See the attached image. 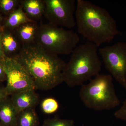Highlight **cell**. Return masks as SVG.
<instances>
[{
  "mask_svg": "<svg viewBox=\"0 0 126 126\" xmlns=\"http://www.w3.org/2000/svg\"><path fill=\"white\" fill-rule=\"evenodd\" d=\"M1 43L3 51L7 58L14 59L20 53L23 45L14 30L1 27Z\"/></svg>",
  "mask_w": 126,
  "mask_h": 126,
  "instance_id": "cell-10",
  "label": "cell"
},
{
  "mask_svg": "<svg viewBox=\"0 0 126 126\" xmlns=\"http://www.w3.org/2000/svg\"><path fill=\"white\" fill-rule=\"evenodd\" d=\"M11 96L12 102L18 114L24 110L34 108L39 102V97L34 89L21 91Z\"/></svg>",
  "mask_w": 126,
  "mask_h": 126,
  "instance_id": "cell-9",
  "label": "cell"
},
{
  "mask_svg": "<svg viewBox=\"0 0 126 126\" xmlns=\"http://www.w3.org/2000/svg\"><path fill=\"white\" fill-rule=\"evenodd\" d=\"M79 40V35L73 31L48 23L39 25L34 43L47 52L58 56L71 54Z\"/></svg>",
  "mask_w": 126,
  "mask_h": 126,
  "instance_id": "cell-5",
  "label": "cell"
},
{
  "mask_svg": "<svg viewBox=\"0 0 126 126\" xmlns=\"http://www.w3.org/2000/svg\"><path fill=\"white\" fill-rule=\"evenodd\" d=\"M14 59L30 75L35 89L49 90L63 82V71L66 63L58 55L47 52L35 43L23 46Z\"/></svg>",
  "mask_w": 126,
  "mask_h": 126,
  "instance_id": "cell-1",
  "label": "cell"
},
{
  "mask_svg": "<svg viewBox=\"0 0 126 126\" xmlns=\"http://www.w3.org/2000/svg\"></svg>",
  "mask_w": 126,
  "mask_h": 126,
  "instance_id": "cell-25",
  "label": "cell"
},
{
  "mask_svg": "<svg viewBox=\"0 0 126 126\" xmlns=\"http://www.w3.org/2000/svg\"><path fill=\"white\" fill-rule=\"evenodd\" d=\"M79 96L86 107L95 111L109 110L120 105L110 74H98L86 84H82Z\"/></svg>",
  "mask_w": 126,
  "mask_h": 126,
  "instance_id": "cell-4",
  "label": "cell"
},
{
  "mask_svg": "<svg viewBox=\"0 0 126 126\" xmlns=\"http://www.w3.org/2000/svg\"><path fill=\"white\" fill-rule=\"evenodd\" d=\"M0 126H2V124H1V123L0 122Z\"/></svg>",
  "mask_w": 126,
  "mask_h": 126,
  "instance_id": "cell-24",
  "label": "cell"
},
{
  "mask_svg": "<svg viewBox=\"0 0 126 126\" xmlns=\"http://www.w3.org/2000/svg\"><path fill=\"white\" fill-rule=\"evenodd\" d=\"M39 24L31 21L23 24L14 30L15 33L23 46L34 44Z\"/></svg>",
  "mask_w": 126,
  "mask_h": 126,
  "instance_id": "cell-12",
  "label": "cell"
},
{
  "mask_svg": "<svg viewBox=\"0 0 126 126\" xmlns=\"http://www.w3.org/2000/svg\"><path fill=\"white\" fill-rule=\"evenodd\" d=\"M18 113L9 96L0 103V122L3 126H16Z\"/></svg>",
  "mask_w": 126,
  "mask_h": 126,
  "instance_id": "cell-13",
  "label": "cell"
},
{
  "mask_svg": "<svg viewBox=\"0 0 126 126\" xmlns=\"http://www.w3.org/2000/svg\"><path fill=\"white\" fill-rule=\"evenodd\" d=\"M75 16L79 33L98 47L111 42L120 33L109 12L88 1L77 0Z\"/></svg>",
  "mask_w": 126,
  "mask_h": 126,
  "instance_id": "cell-2",
  "label": "cell"
},
{
  "mask_svg": "<svg viewBox=\"0 0 126 126\" xmlns=\"http://www.w3.org/2000/svg\"><path fill=\"white\" fill-rule=\"evenodd\" d=\"M0 27V59L6 58L2 49V43H1V29Z\"/></svg>",
  "mask_w": 126,
  "mask_h": 126,
  "instance_id": "cell-21",
  "label": "cell"
},
{
  "mask_svg": "<svg viewBox=\"0 0 126 126\" xmlns=\"http://www.w3.org/2000/svg\"><path fill=\"white\" fill-rule=\"evenodd\" d=\"M6 80V77L2 65L0 63V82Z\"/></svg>",
  "mask_w": 126,
  "mask_h": 126,
  "instance_id": "cell-22",
  "label": "cell"
},
{
  "mask_svg": "<svg viewBox=\"0 0 126 126\" xmlns=\"http://www.w3.org/2000/svg\"><path fill=\"white\" fill-rule=\"evenodd\" d=\"M44 16L49 23L68 29L76 25L74 15L77 1L75 0H44Z\"/></svg>",
  "mask_w": 126,
  "mask_h": 126,
  "instance_id": "cell-8",
  "label": "cell"
},
{
  "mask_svg": "<svg viewBox=\"0 0 126 126\" xmlns=\"http://www.w3.org/2000/svg\"><path fill=\"white\" fill-rule=\"evenodd\" d=\"M3 20V18H2V16L1 15V14H0V25H1V23H2Z\"/></svg>",
  "mask_w": 126,
  "mask_h": 126,
  "instance_id": "cell-23",
  "label": "cell"
},
{
  "mask_svg": "<svg viewBox=\"0 0 126 126\" xmlns=\"http://www.w3.org/2000/svg\"><path fill=\"white\" fill-rule=\"evenodd\" d=\"M38 118L34 108L24 110L18 113L16 126H39Z\"/></svg>",
  "mask_w": 126,
  "mask_h": 126,
  "instance_id": "cell-15",
  "label": "cell"
},
{
  "mask_svg": "<svg viewBox=\"0 0 126 126\" xmlns=\"http://www.w3.org/2000/svg\"><path fill=\"white\" fill-rule=\"evenodd\" d=\"M98 47L87 41L78 46L71 54L63 73V82L70 87L82 85L99 74L102 63L98 54Z\"/></svg>",
  "mask_w": 126,
  "mask_h": 126,
  "instance_id": "cell-3",
  "label": "cell"
},
{
  "mask_svg": "<svg viewBox=\"0 0 126 126\" xmlns=\"http://www.w3.org/2000/svg\"><path fill=\"white\" fill-rule=\"evenodd\" d=\"M9 96L6 89L5 86L4 87L0 85V103Z\"/></svg>",
  "mask_w": 126,
  "mask_h": 126,
  "instance_id": "cell-20",
  "label": "cell"
},
{
  "mask_svg": "<svg viewBox=\"0 0 126 126\" xmlns=\"http://www.w3.org/2000/svg\"><path fill=\"white\" fill-rule=\"evenodd\" d=\"M21 0H0V10L9 15L20 5Z\"/></svg>",
  "mask_w": 126,
  "mask_h": 126,
  "instance_id": "cell-17",
  "label": "cell"
},
{
  "mask_svg": "<svg viewBox=\"0 0 126 126\" xmlns=\"http://www.w3.org/2000/svg\"><path fill=\"white\" fill-rule=\"evenodd\" d=\"M20 6L28 18L32 21L38 22L44 15V0H21Z\"/></svg>",
  "mask_w": 126,
  "mask_h": 126,
  "instance_id": "cell-11",
  "label": "cell"
},
{
  "mask_svg": "<svg viewBox=\"0 0 126 126\" xmlns=\"http://www.w3.org/2000/svg\"><path fill=\"white\" fill-rule=\"evenodd\" d=\"M0 63L6 75L5 88L9 96L21 91L35 89L31 77L15 59L6 57L0 59Z\"/></svg>",
  "mask_w": 126,
  "mask_h": 126,
  "instance_id": "cell-7",
  "label": "cell"
},
{
  "mask_svg": "<svg viewBox=\"0 0 126 126\" xmlns=\"http://www.w3.org/2000/svg\"><path fill=\"white\" fill-rule=\"evenodd\" d=\"M114 115L117 119L126 121V99L121 107L114 113Z\"/></svg>",
  "mask_w": 126,
  "mask_h": 126,
  "instance_id": "cell-19",
  "label": "cell"
},
{
  "mask_svg": "<svg viewBox=\"0 0 126 126\" xmlns=\"http://www.w3.org/2000/svg\"><path fill=\"white\" fill-rule=\"evenodd\" d=\"M31 21H32L28 18L20 5L7 16L2 27L14 30L24 23Z\"/></svg>",
  "mask_w": 126,
  "mask_h": 126,
  "instance_id": "cell-14",
  "label": "cell"
},
{
  "mask_svg": "<svg viewBox=\"0 0 126 126\" xmlns=\"http://www.w3.org/2000/svg\"><path fill=\"white\" fill-rule=\"evenodd\" d=\"M41 106L43 112L47 114L54 113L59 108L58 103L56 99L52 98H48L44 99Z\"/></svg>",
  "mask_w": 126,
  "mask_h": 126,
  "instance_id": "cell-16",
  "label": "cell"
},
{
  "mask_svg": "<svg viewBox=\"0 0 126 126\" xmlns=\"http://www.w3.org/2000/svg\"><path fill=\"white\" fill-rule=\"evenodd\" d=\"M106 69L126 91V42H117L99 49Z\"/></svg>",
  "mask_w": 126,
  "mask_h": 126,
  "instance_id": "cell-6",
  "label": "cell"
},
{
  "mask_svg": "<svg viewBox=\"0 0 126 126\" xmlns=\"http://www.w3.org/2000/svg\"><path fill=\"white\" fill-rule=\"evenodd\" d=\"M43 126H74V122L71 119H62L58 118L46 119Z\"/></svg>",
  "mask_w": 126,
  "mask_h": 126,
  "instance_id": "cell-18",
  "label": "cell"
}]
</instances>
